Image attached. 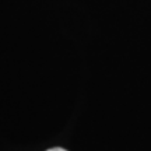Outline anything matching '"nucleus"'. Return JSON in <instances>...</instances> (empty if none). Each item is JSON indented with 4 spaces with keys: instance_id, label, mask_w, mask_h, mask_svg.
I'll return each mask as SVG.
<instances>
[{
    "instance_id": "nucleus-1",
    "label": "nucleus",
    "mask_w": 151,
    "mask_h": 151,
    "mask_svg": "<svg viewBox=\"0 0 151 151\" xmlns=\"http://www.w3.org/2000/svg\"><path fill=\"white\" fill-rule=\"evenodd\" d=\"M48 151H66L65 148H60V147H55V148H50V150Z\"/></svg>"
}]
</instances>
